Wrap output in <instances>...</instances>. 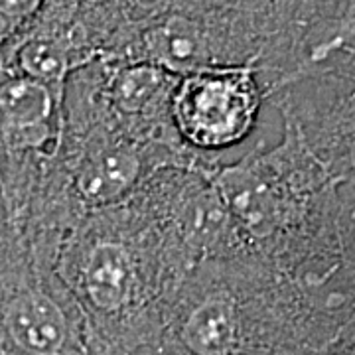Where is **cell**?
Here are the masks:
<instances>
[{
    "label": "cell",
    "mask_w": 355,
    "mask_h": 355,
    "mask_svg": "<svg viewBox=\"0 0 355 355\" xmlns=\"http://www.w3.org/2000/svg\"><path fill=\"white\" fill-rule=\"evenodd\" d=\"M279 176L268 172L266 162L231 166L221 170L216 180V191L231 219H235L249 235L266 239L288 223L292 203Z\"/></svg>",
    "instance_id": "2"
},
{
    "label": "cell",
    "mask_w": 355,
    "mask_h": 355,
    "mask_svg": "<svg viewBox=\"0 0 355 355\" xmlns=\"http://www.w3.org/2000/svg\"><path fill=\"white\" fill-rule=\"evenodd\" d=\"M178 76L148 62H125L114 69L107 81V97L114 109L125 116L148 119L170 99Z\"/></svg>",
    "instance_id": "5"
},
{
    "label": "cell",
    "mask_w": 355,
    "mask_h": 355,
    "mask_svg": "<svg viewBox=\"0 0 355 355\" xmlns=\"http://www.w3.org/2000/svg\"><path fill=\"white\" fill-rule=\"evenodd\" d=\"M237 336V308L225 292L205 296L184 320L180 331V340L193 355H231Z\"/></svg>",
    "instance_id": "6"
},
{
    "label": "cell",
    "mask_w": 355,
    "mask_h": 355,
    "mask_svg": "<svg viewBox=\"0 0 355 355\" xmlns=\"http://www.w3.org/2000/svg\"><path fill=\"white\" fill-rule=\"evenodd\" d=\"M81 282L89 302L97 310L121 312L130 304L139 284L132 251L113 239L93 243L81 265Z\"/></svg>",
    "instance_id": "3"
},
{
    "label": "cell",
    "mask_w": 355,
    "mask_h": 355,
    "mask_svg": "<svg viewBox=\"0 0 355 355\" xmlns=\"http://www.w3.org/2000/svg\"><path fill=\"white\" fill-rule=\"evenodd\" d=\"M261 101L257 64L219 65L178 77L168 111L180 139L217 153L251 135Z\"/></svg>",
    "instance_id": "1"
},
{
    "label": "cell",
    "mask_w": 355,
    "mask_h": 355,
    "mask_svg": "<svg viewBox=\"0 0 355 355\" xmlns=\"http://www.w3.org/2000/svg\"><path fill=\"white\" fill-rule=\"evenodd\" d=\"M336 355H355V354H349V352H343V354H336Z\"/></svg>",
    "instance_id": "8"
},
{
    "label": "cell",
    "mask_w": 355,
    "mask_h": 355,
    "mask_svg": "<svg viewBox=\"0 0 355 355\" xmlns=\"http://www.w3.org/2000/svg\"><path fill=\"white\" fill-rule=\"evenodd\" d=\"M46 0H0V51L34 22Z\"/></svg>",
    "instance_id": "7"
},
{
    "label": "cell",
    "mask_w": 355,
    "mask_h": 355,
    "mask_svg": "<svg viewBox=\"0 0 355 355\" xmlns=\"http://www.w3.org/2000/svg\"><path fill=\"white\" fill-rule=\"evenodd\" d=\"M139 153L123 140H103L83 154L76 186L89 205H109L125 198L140 176Z\"/></svg>",
    "instance_id": "4"
}]
</instances>
